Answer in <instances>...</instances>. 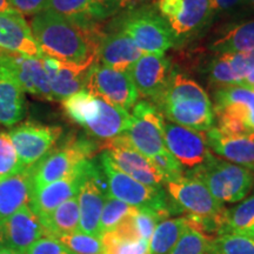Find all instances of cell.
<instances>
[{
    "instance_id": "6da1fadb",
    "label": "cell",
    "mask_w": 254,
    "mask_h": 254,
    "mask_svg": "<svg viewBox=\"0 0 254 254\" xmlns=\"http://www.w3.org/2000/svg\"><path fill=\"white\" fill-rule=\"evenodd\" d=\"M30 26L44 56L85 69L97 62L104 37L99 26L82 27L50 9L34 14Z\"/></svg>"
},
{
    "instance_id": "7a4b0ae2",
    "label": "cell",
    "mask_w": 254,
    "mask_h": 254,
    "mask_svg": "<svg viewBox=\"0 0 254 254\" xmlns=\"http://www.w3.org/2000/svg\"><path fill=\"white\" fill-rule=\"evenodd\" d=\"M167 122L206 132L214 127L213 104L206 91L180 72H171L163 93L153 103Z\"/></svg>"
},
{
    "instance_id": "3957f363",
    "label": "cell",
    "mask_w": 254,
    "mask_h": 254,
    "mask_svg": "<svg viewBox=\"0 0 254 254\" xmlns=\"http://www.w3.org/2000/svg\"><path fill=\"white\" fill-rule=\"evenodd\" d=\"M68 119L90 134L92 138L107 141L123 135L131 123V114L113 106L85 90L62 101Z\"/></svg>"
},
{
    "instance_id": "277c9868",
    "label": "cell",
    "mask_w": 254,
    "mask_h": 254,
    "mask_svg": "<svg viewBox=\"0 0 254 254\" xmlns=\"http://www.w3.org/2000/svg\"><path fill=\"white\" fill-rule=\"evenodd\" d=\"M166 193L173 206L179 211L187 212L190 225L196 230L220 234L222 230L225 206L212 195L200 180L183 176L165 184Z\"/></svg>"
},
{
    "instance_id": "5b68a950",
    "label": "cell",
    "mask_w": 254,
    "mask_h": 254,
    "mask_svg": "<svg viewBox=\"0 0 254 254\" xmlns=\"http://www.w3.org/2000/svg\"><path fill=\"white\" fill-rule=\"evenodd\" d=\"M100 167L106 178L109 196L118 199L135 208H145L158 212L168 217L173 212H178L168 200L164 187H152L136 182L127 176L111 160L109 154L103 152L100 154Z\"/></svg>"
},
{
    "instance_id": "8992f818",
    "label": "cell",
    "mask_w": 254,
    "mask_h": 254,
    "mask_svg": "<svg viewBox=\"0 0 254 254\" xmlns=\"http://www.w3.org/2000/svg\"><path fill=\"white\" fill-rule=\"evenodd\" d=\"M186 176L204 183L212 195L224 205L240 202L254 187L253 172L215 157Z\"/></svg>"
},
{
    "instance_id": "52a82bcc",
    "label": "cell",
    "mask_w": 254,
    "mask_h": 254,
    "mask_svg": "<svg viewBox=\"0 0 254 254\" xmlns=\"http://www.w3.org/2000/svg\"><path fill=\"white\" fill-rule=\"evenodd\" d=\"M146 55H165L176 44L172 32L155 7H139L123 15L116 25Z\"/></svg>"
},
{
    "instance_id": "ba28073f",
    "label": "cell",
    "mask_w": 254,
    "mask_h": 254,
    "mask_svg": "<svg viewBox=\"0 0 254 254\" xmlns=\"http://www.w3.org/2000/svg\"><path fill=\"white\" fill-rule=\"evenodd\" d=\"M98 148L99 145L87 138H69L64 141L63 145L51 150L40 161L32 166L33 190L66 177L78 165L91 160Z\"/></svg>"
},
{
    "instance_id": "9c48e42d",
    "label": "cell",
    "mask_w": 254,
    "mask_h": 254,
    "mask_svg": "<svg viewBox=\"0 0 254 254\" xmlns=\"http://www.w3.org/2000/svg\"><path fill=\"white\" fill-rule=\"evenodd\" d=\"M84 90L128 112L140 98L129 72L116 71L98 62L88 68Z\"/></svg>"
},
{
    "instance_id": "30bf717a",
    "label": "cell",
    "mask_w": 254,
    "mask_h": 254,
    "mask_svg": "<svg viewBox=\"0 0 254 254\" xmlns=\"http://www.w3.org/2000/svg\"><path fill=\"white\" fill-rule=\"evenodd\" d=\"M129 114L131 123L123 135L136 151L152 159L167 150L164 141L165 118L154 104L148 100L138 101Z\"/></svg>"
},
{
    "instance_id": "8fae6325",
    "label": "cell",
    "mask_w": 254,
    "mask_h": 254,
    "mask_svg": "<svg viewBox=\"0 0 254 254\" xmlns=\"http://www.w3.org/2000/svg\"><path fill=\"white\" fill-rule=\"evenodd\" d=\"M24 168L34 166L51 150L63 134L60 126L37 122H24L7 132Z\"/></svg>"
},
{
    "instance_id": "7c38bea8",
    "label": "cell",
    "mask_w": 254,
    "mask_h": 254,
    "mask_svg": "<svg viewBox=\"0 0 254 254\" xmlns=\"http://www.w3.org/2000/svg\"><path fill=\"white\" fill-rule=\"evenodd\" d=\"M164 141L167 151L187 173L204 166L214 157L207 145L205 132L187 128L166 119L164 123Z\"/></svg>"
},
{
    "instance_id": "4fadbf2b",
    "label": "cell",
    "mask_w": 254,
    "mask_h": 254,
    "mask_svg": "<svg viewBox=\"0 0 254 254\" xmlns=\"http://www.w3.org/2000/svg\"><path fill=\"white\" fill-rule=\"evenodd\" d=\"M154 7L176 41L199 32L212 18L208 0H157Z\"/></svg>"
},
{
    "instance_id": "5bb4252c",
    "label": "cell",
    "mask_w": 254,
    "mask_h": 254,
    "mask_svg": "<svg viewBox=\"0 0 254 254\" xmlns=\"http://www.w3.org/2000/svg\"><path fill=\"white\" fill-rule=\"evenodd\" d=\"M77 198L80 212L79 231L100 237L99 222L105 201L109 198V190L100 165H97L93 160L88 163Z\"/></svg>"
},
{
    "instance_id": "9a60e30c",
    "label": "cell",
    "mask_w": 254,
    "mask_h": 254,
    "mask_svg": "<svg viewBox=\"0 0 254 254\" xmlns=\"http://www.w3.org/2000/svg\"><path fill=\"white\" fill-rule=\"evenodd\" d=\"M103 147L114 165L136 182L152 187H163L165 185L164 179L155 170L150 159L136 151L124 135L104 141Z\"/></svg>"
},
{
    "instance_id": "2e32d148",
    "label": "cell",
    "mask_w": 254,
    "mask_h": 254,
    "mask_svg": "<svg viewBox=\"0 0 254 254\" xmlns=\"http://www.w3.org/2000/svg\"><path fill=\"white\" fill-rule=\"evenodd\" d=\"M43 237H46L45 230L30 205L24 206L0 222V247H6L18 254H24Z\"/></svg>"
},
{
    "instance_id": "e0dca14e",
    "label": "cell",
    "mask_w": 254,
    "mask_h": 254,
    "mask_svg": "<svg viewBox=\"0 0 254 254\" xmlns=\"http://www.w3.org/2000/svg\"><path fill=\"white\" fill-rule=\"evenodd\" d=\"M0 53L31 58L44 56L25 15L14 8L0 12Z\"/></svg>"
},
{
    "instance_id": "ac0fdd59",
    "label": "cell",
    "mask_w": 254,
    "mask_h": 254,
    "mask_svg": "<svg viewBox=\"0 0 254 254\" xmlns=\"http://www.w3.org/2000/svg\"><path fill=\"white\" fill-rule=\"evenodd\" d=\"M88 163L90 160L84 161L66 177L41 187L39 190H33L30 207L33 209L34 213L39 218H43L63 202L67 201L73 196H77L85 174H86Z\"/></svg>"
},
{
    "instance_id": "d6986e66",
    "label": "cell",
    "mask_w": 254,
    "mask_h": 254,
    "mask_svg": "<svg viewBox=\"0 0 254 254\" xmlns=\"http://www.w3.org/2000/svg\"><path fill=\"white\" fill-rule=\"evenodd\" d=\"M171 64L165 55L144 53L129 69L139 97L153 101L163 93L170 78Z\"/></svg>"
},
{
    "instance_id": "ffe728a7",
    "label": "cell",
    "mask_w": 254,
    "mask_h": 254,
    "mask_svg": "<svg viewBox=\"0 0 254 254\" xmlns=\"http://www.w3.org/2000/svg\"><path fill=\"white\" fill-rule=\"evenodd\" d=\"M215 117L239 123L247 134H254V91L245 86H222L214 93Z\"/></svg>"
},
{
    "instance_id": "44dd1931",
    "label": "cell",
    "mask_w": 254,
    "mask_h": 254,
    "mask_svg": "<svg viewBox=\"0 0 254 254\" xmlns=\"http://www.w3.org/2000/svg\"><path fill=\"white\" fill-rule=\"evenodd\" d=\"M0 60L11 69L24 92L47 101H55L41 58L0 53Z\"/></svg>"
},
{
    "instance_id": "7402d4cb",
    "label": "cell",
    "mask_w": 254,
    "mask_h": 254,
    "mask_svg": "<svg viewBox=\"0 0 254 254\" xmlns=\"http://www.w3.org/2000/svg\"><path fill=\"white\" fill-rule=\"evenodd\" d=\"M205 135L213 153L254 173V134H226L214 126Z\"/></svg>"
},
{
    "instance_id": "603a6c76",
    "label": "cell",
    "mask_w": 254,
    "mask_h": 254,
    "mask_svg": "<svg viewBox=\"0 0 254 254\" xmlns=\"http://www.w3.org/2000/svg\"><path fill=\"white\" fill-rule=\"evenodd\" d=\"M142 55L141 50L125 33L116 30L112 33L104 34L97 62L116 71L129 72Z\"/></svg>"
},
{
    "instance_id": "cb8c5ba5",
    "label": "cell",
    "mask_w": 254,
    "mask_h": 254,
    "mask_svg": "<svg viewBox=\"0 0 254 254\" xmlns=\"http://www.w3.org/2000/svg\"><path fill=\"white\" fill-rule=\"evenodd\" d=\"M82 27L99 26L117 12L100 0H49L46 8Z\"/></svg>"
},
{
    "instance_id": "d4e9b609",
    "label": "cell",
    "mask_w": 254,
    "mask_h": 254,
    "mask_svg": "<svg viewBox=\"0 0 254 254\" xmlns=\"http://www.w3.org/2000/svg\"><path fill=\"white\" fill-rule=\"evenodd\" d=\"M49 84L55 101H63L66 98L84 90L85 78L88 69L69 65L51 57H41Z\"/></svg>"
},
{
    "instance_id": "484cf974",
    "label": "cell",
    "mask_w": 254,
    "mask_h": 254,
    "mask_svg": "<svg viewBox=\"0 0 254 254\" xmlns=\"http://www.w3.org/2000/svg\"><path fill=\"white\" fill-rule=\"evenodd\" d=\"M26 112L25 92L17 78L0 60V125L13 127Z\"/></svg>"
},
{
    "instance_id": "4316f807",
    "label": "cell",
    "mask_w": 254,
    "mask_h": 254,
    "mask_svg": "<svg viewBox=\"0 0 254 254\" xmlns=\"http://www.w3.org/2000/svg\"><path fill=\"white\" fill-rule=\"evenodd\" d=\"M33 194V171L25 168L14 176L0 180V222L24 206L30 205Z\"/></svg>"
},
{
    "instance_id": "83f0119b",
    "label": "cell",
    "mask_w": 254,
    "mask_h": 254,
    "mask_svg": "<svg viewBox=\"0 0 254 254\" xmlns=\"http://www.w3.org/2000/svg\"><path fill=\"white\" fill-rule=\"evenodd\" d=\"M46 237L58 238L79 231L80 212L77 196L68 199L58 207L50 212L45 217L40 218Z\"/></svg>"
},
{
    "instance_id": "f1b7e54d",
    "label": "cell",
    "mask_w": 254,
    "mask_h": 254,
    "mask_svg": "<svg viewBox=\"0 0 254 254\" xmlns=\"http://www.w3.org/2000/svg\"><path fill=\"white\" fill-rule=\"evenodd\" d=\"M209 49L218 55L254 52V19L231 27L224 36L214 40Z\"/></svg>"
},
{
    "instance_id": "f546056e",
    "label": "cell",
    "mask_w": 254,
    "mask_h": 254,
    "mask_svg": "<svg viewBox=\"0 0 254 254\" xmlns=\"http://www.w3.org/2000/svg\"><path fill=\"white\" fill-rule=\"evenodd\" d=\"M189 227L187 217L165 219L158 225L148 241L150 254H170Z\"/></svg>"
},
{
    "instance_id": "4dcf8cb0",
    "label": "cell",
    "mask_w": 254,
    "mask_h": 254,
    "mask_svg": "<svg viewBox=\"0 0 254 254\" xmlns=\"http://www.w3.org/2000/svg\"><path fill=\"white\" fill-rule=\"evenodd\" d=\"M254 227V192L232 208L222 218L221 233H243Z\"/></svg>"
},
{
    "instance_id": "1f68e13d",
    "label": "cell",
    "mask_w": 254,
    "mask_h": 254,
    "mask_svg": "<svg viewBox=\"0 0 254 254\" xmlns=\"http://www.w3.org/2000/svg\"><path fill=\"white\" fill-rule=\"evenodd\" d=\"M211 254H254V240L241 233H222L211 238Z\"/></svg>"
},
{
    "instance_id": "d6a6232c",
    "label": "cell",
    "mask_w": 254,
    "mask_h": 254,
    "mask_svg": "<svg viewBox=\"0 0 254 254\" xmlns=\"http://www.w3.org/2000/svg\"><path fill=\"white\" fill-rule=\"evenodd\" d=\"M139 208L133 207L120 201L118 199H114L109 196L105 201L103 212H101L100 222H99V233H106L116 228L124 219L131 214H135Z\"/></svg>"
},
{
    "instance_id": "836d02e7",
    "label": "cell",
    "mask_w": 254,
    "mask_h": 254,
    "mask_svg": "<svg viewBox=\"0 0 254 254\" xmlns=\"http://www.w3.org/2000/svg\"><path fill=\"white\" fill-rule=\"evenodd\" d=\"M209 244L211 238L208 234L190 225L170 254H211Z\"/></svg>"
},
{
    "instance_id": "e575fe53",
    "label": "cell",
    "mask_w": 254,
    "mask_h": 254,
    "mask_svg": "<svg viewBox=\"0 0 254 254\" xmlns=\"http://www.w3.org/2000/svg\"><path fill=\"white\" fill-rule=\"evenodd\" d=\"M25 170L7 132H0V180Z\"/></svg>"
},
{
    "instance_id": "d590c367",
    "label": "cell",
    "mask_w": 254,
    "mask_h": 254,
    "mask_svg": "<svg viewBox=\"0 0 254 254\" xmlns=\"http://www.w3.org/2000/svg\"><path fill=\"white\" fill-rule=\"evenodd\" d=\"M104 254H150V244L147 240L123 241L114 238L110 232L100 236Z\"/></svg>"
},
{
    "instance_id": "8d00e7d4",
    "label": "cell",
    "mask_w": 254,
    "mask_h": 254,
    "mask_svg": "<svg viewBox=\"0 0 254 254\" xmlns=\"http://www.w3.org/2000/svg\"><path fill=\"white\" fill-rule=\"evenodd\" d=\"M59 241L75 254H101L103 243L100 237H94L84 232H74L58 238Z\"/></svg>"
},
{
    "instance_id": "74e56055",
    "label": "cell",
    "mask_w": 254,
    "mask_h": 254,
    "mask_svg": "<svg viewBox=\"0 0 254 254\" xmlns=\"http://www.w3.org/2000/svg\"><path fill=\"white\" fill-rule=\"evenodd\" d=\"M209 78L220 86H239V79L234 74L224 55H218L209 65Z\"/></svg>"
},
{
    "instance_id": "f35d334b",
    "label": "cell",
    "mask_w": 254,
    "mask_h": 254,
    "mask_svg": "<svg viewBox=\"0 0 254 254\" xmlns=\"http://www.w3.org/2000/svg\"><path fill=\"white\" fill-rule=\"evenodd\" d=\"M150 160L153 164L155 170L158 171L159 174L164 179L165 184L185 176L182 165L178 163L177 159L167 150L161 152L160 154L155 155V157L150 159Z\"/></svg>"
},
{
    "instance_id": "ab89813d",
    "label": "cell",
    "mask_w": 254,
    "mask_h": 254,
    "mask_svg": "<svg viewBox=\"0 0 254 254\" xmlns=\"http://www.w3.org/2000/svg\"><path fill=\"white\" fill-rule=\"evenodd\" d=\"M165 219H167V217L151 209H138V212L134 214V222L141 239L150 241L154 230Z\"/></svg>"
},
{
    "instance_id": "60d3db41",
    "label": "cell",
    "mask_w": 254,
    "mask_h": 254,
    "mask_svg": "<svg viewBox=\"0 0 254 254\" xmlns=\"http://www.w3.org/2000/svg\"><path fill=\"white\" fill-rule=\"evenodd\" d=\"M230 63L234 74L239 79V86L250 72L254 69V52L247 53H222Z\"/></svg>"
},
{
    "instance_id": "b9f144b4",
    "label": "cell",
    "mask_w": 254,
    "mask_h": 254,
    "mask_svg": "<svg viewBox=\"0 0 254 254\" xmlns=\"http://www.w3.org/2000/svg\"><path fill=\"white\" fill-rule=\"evenodd\" d=\"M24 254H75L56 238L43 237Z\"/></svg>"
},
{
    "instance_id": "7bdbcfd3",
    "label": "cell",
    "mask_w": 254,
    "mask_h": 254,
    "mask_svg": "<svg viewBox=\"0 0 254 254\" xmlns=\"http://www.w3.org/2000/svg\"><path fill=\"white\" fill-rule=\"evenodd\" d=\"M9 5L15 11L23 15H32L39 13L46 8L49 0H8Z\"/></svg>"
},
{
    "instance_id": "ee69618b",
    "label": "cell",
    "mask_w": 254,
    "mask_h": 254,
    "mask_svg": "<svg viewBox=\"0 0 254 254\" xmlns=\"http://www.w3.org/2000/svg\"><path fill=\"white\" fill-rule=\"evenodd\" d=\"M212 17L217 13H224L244 4V0H208Z\"/></svg>"
},
{
    "instance_id": "f6af8a7d",
    "label": "cell",
    "mask_w": 254,
    "mask_h": 254,
    "mask_svg": "<svg viewBox=\"0 0 254 254\" xmlns=\"http://www.w3.org/2000/svg\"><path fill=\"white\" fill-rule=\"evenodd\" d=\"M100 1L104 2L105 5L110 6L111 8L114 9V11H116L117 13H118L119 9H122V8L125 7V6L128 4V2L131 1V0H100Z\"/></svg>"
},
{
    "instance_id": "bcb514c9",
    "label": "cell",
    "mask_w": 254,
    "mask_h": 254,
    "mask_svg": "<svg viewBox=\"0 0 254 254\" xmlns=\"http://www.w3.org/2000/svg\"><path fill=\"white\" fill-rule=\"evenodd\" d=\"M12 8L11 5H9L8 0H0V12H4L6 9Z\"/></svg>"
},
{
    "instance_id": "7dc6e473",
    "label": "cell",
    "mask_w": 254,
    "mask_h": 254,
    "mask_svg": "<svg viewBox=\"0 0 254 254\" xmlns=\"http://www.w3.org/2000/svg\"><path fill=\"white\" fill-rule=\"evenodd\" d=\"M0 254H18V253H15L14 251L9 249H6V247H0Z\"/></svg>"
},
{
    "instance_id": "c3c4849f",
    "label": "cell",
    "mask_w": 254,
    "mask_h": 254,
    "mask_svg": "<svg viewBox=\"0 0 254 254\" xmlns=\"http://www.w3.org/2000/svg\"><path fill=\"white\" fill-rule=\"evenodd\" d=\"M244 5H247L250 7L254 8V0H244Z\"/></svg>"
},
{
    "instance_id": "681fc988",
    "label": "cell",
    "mask_w": 254,
    "mask_h": 254,
    "mask_svg": "<svg viewBox=\"0 0 254 254\" xmlns=\"http://www.w3.org/2000/svg\"><path fill=\"white\" fill-rule=\"evenodd\" d=\"M101 254H104V253H101Z\"/></svg>"
}]
</instances>
